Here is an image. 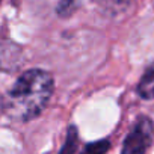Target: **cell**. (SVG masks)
<instances>
[{
	"mask_svg": "<svg viewBox=\"0 0 154 154\" xmlns=\"http://www.w3.org/2000/svg\"><path fill=\"white\" fill-rule=\"evenodd\" d=\"M152 142V122L146 116H140L124 140L121 154H145Z\"/></svg>",
	"mask_w": 154,
	"mask_h": 154,
	"instance_id": "2",
	"label": "cell"
},
{
	"mask_svg": "<svg viewBox=\"0 0 154 154\" xmlns=\"http://www.w3.org/2000/svg\"><path fill=\"white\" fill-rule=\"evenodd\" d=\"M79 146V131H77L75 125H69L66 131V139L65 143L62 145L59 154H74Z\"/></svg>",
	"mask_w": 154,
	"mask_h": 154,
	"instance_id": "5",
	"label": "cell"
},
{
	"mask_svg": "<svg viewBox=\"0 0 154 154\" xmlns=\"http://www.w3.org/2000/svg\"><path fill=\"white\" fill-rule=\"evenodd\" d=\"M53 75L39 68L24 71L3 98V112L18 121H30L41 115L51 98Z\"/></svg>",
	"mask_w": 154,
	"mask_h": 154,
	"instance_id": "1",
	"label": "cell"
},
{
	"mask_svg": "<svg viewBox=\"0 0 154 154\" xmlns=\"http://www.w3.org/2000/svg\"><path fill=\"white\" fill-rule=\"evenodd\" d=\"M77 8V0H60L57 8H56V12L59 17H69Z\"/></svg>",
	"mask_w": 154,
	"mask_h": 154,
	"instance_id": "7",
	"label": "cell"
},
{
	"mask_svg": "<svg viewBox=\"0 0 154 154\" xmlns=\"http://www.w3.org/2000/svg\"><path fill=\"white\" fill-rule=\"evenodd\" d=\"M137 94L143 100H154V62L146 66L137 83Z\"/></svg>",
	"mask_w": 154,
	"mask_h": 154,
	"instance_id": "4",
	"label": "cell"
},
{
	"mask_svg": "<svg viewBox=\"0 0 154 154\" xmlns=\"http://www.w3.org/2000/svg\"><path fill=\"white\" fill-rule=\"evenodd\" d=\"M109 148H110V140L101 139V140L89 142L88 145H85V148L82 149L80 154H106Z\"/></svg>",
	"mask_w": 154,
	"mask_h": 154,
	"instance_id": "6",
	"label": "cell"
},
{
	"mask_svg": "<svg viewBox=\"0 0 154 154\" xmlns=\"http://www.w3.org/2000/svg\"><path fill=\"white\" fill-rule=\"evenodd\" d=\"M21 57V48L11 41H0V69L9 72L14 69Z\"/></svg>",
	"mask_w": 154,
	"mask_h": 154,
	"instance_id": "3",
	"label": "cell"
}]
</instances>
